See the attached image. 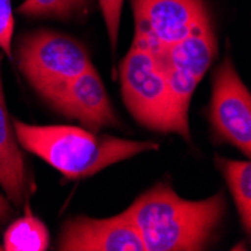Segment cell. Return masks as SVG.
<instances>
[{
    "instance_id": "6da1fadb",
    "label": "cell",
    "mask_w": 251,
    "mask_h": 251,
    "mask_svg": "<svg viewBox=\"0 0 251 251\" xmlns=\"http://www.w3.org/2000/svg\"><path fill=\"white\" fill-rule=\"evenodd\" d=\"M146 251H199L215 238L226 212L220 191L203 200L179 197L167 184H156L124 211Z\"/></svg>"
},
{
    "instance_id": "7a4b0ae2",
    "label": "cell",
    "mask_w": 251,
    "mask_h": 251,
    "mask_svg": "<svg viewBox=\"0 0 251 251\" xmlns=\"http://www.w3.org/2000/svg\"><path fill=\"white\" fill-rule=\"evenodd\" d=\"M21 148L38 155L68 179L89 177L124 159L156 151L158 143L101 135L78 126L29 125L12 121Z\"/></svg>"
},
{
    "instance_id": "3957f363",
    "label": "cell",
    "mask_w": 251,
    "mask_h": 251,
    "mask_svg": "<svg viewBox=\"0 0 251 251\" xmlns=\"http://www.w3.org/2000/svg\"><path fill=\"white\" fill-rule=\"evenodd\" d=\"M15 60L29 84L51 105L70 81L94 66L81 42L47 29L21 35Z\"/></svg>"
},
{
    "instance_id": "277c9868",
    "label": "cell",
    "mask_w": 251,
    "mask_h": 251,
    "mask_svg": "<svg viewBox=\"0 0 251 251\" xmlns=\"http://www.w3.org/2000/svg\"><path fill=\"white\" fill-rule=\"evenodd\" d=\"M121 89L128 111L140 125L179 134L167 78L151 50L135 39L121 63Z\"/></svg>"
},
{
    "instance_id": "5b68a950",
    "label": "cell",
    "mask_w": 251,
    "mask_h": 251,
    "mask_svg": "<svg viewBox=\"0 0 251 251\" xmlns=\"http://www.w3.org/2000/svg\"><path fill=\"white\" fill-rule=\"evenodd\" d=\"M218 51L212 25L199 29L155 57L167 78L179 135L190 140L188 108L196 87L206 74Z\"/></svg>"
},
{
    "instance_id": "8992f818",
    "label": "cell",
    "mask_w": 251,
    "mask_h": 251,
    "mask_svg": "<svg viewBox=\"0 0 251 251\" xmlns=\"http://www.w3.org/2000/svg\"><path fill=\"white\" fill-rule=\"evenodd\" d=\"M134 39L155 57L211 23L204 0H131Z\"/></svg>"
},
{
    "instance_id": "52a82bcc",
    "label": "cell",
    "mask_w": 251,
    "mask_h": 251,
    "mask_svg": "<svg viewBox=\"0 0 251 251\" xmlns=\"http://www.w3.org/2000/svg\"><path fill=\"white\" fill-rule=\"evenodd\" d=\"M211 125L220 142L251 152V97L230 57H226L214 74Z\"/></svg>"
},
{
    "instance_id": "ba28073f",
    "label": "cell",
    "mask_w": 251,
    "mask_h": 251,
    "mask_svg": "<svg viewBox=\"0 0 251 251\" xmlns=\"http://www.w3.org/2000/svg\"><path fill=\"white\" fill-rule=\"evenodd\" d=\"M57 248L62 251H146L125 212L111 218L75 217L63 224Z\"/></svg>"
},
{
    "instance_id": "9c48e42d",
    "label": "cell",
    "mask_w": 251,
    "mask_h": 251,
    "mask_svg": "<svg viewBox=\"0 0 251 251\" xmlns=\"http://www.w3.org/2000/svg\"><path fill=\"white\" fill-rule=\"evenodd\" d=\"M53 107L95 132L105 126H119L116 111L94 66L70 81Z\"/></svg>"
},
{
    "instance_id": "30bf717a",
    "label": "cell",
    "mask_w": 251,
    "mask_h": 251,
    "mask_svg": "<svg viewBox=\"0 0 251 251\" xmlns=\"http://www.w3.org/2000/svg\"><path fill=\"white\" fill-rule=\"evenodd\" d=\"M0 187L3 188L8 200L14 203V206H21L27 201L35 190L25 153L20 149L6 108L2 66H0Z\"/></svg>"
},
{
    "instance_id": "8fae6325",
    "label": "cell",
    "mask_w": 251,
    "mask_h": 251,
    "mask_svg": "<svg viewBox=\"0 0 251 251\" xmlns=\"http://www.w3.org/2000/svg\"><path fill=\"white\" fill-rule=\"evenodd\" d=\"M215 163L229 185L241 223L247 233L251 229V166L248 161H236L217 156Z\"/></svg>"
},
{
    "instance_id": "7c38bea8",
    "label": "cell",
    "mask_w": 251,
    "mask_h": 251,
    "mask_svg": "<svg viewBox=\"0 0 251 251\" xmlns=\"http://www.w3.org/2000/svg\"><path fill=\"white\" fill-rule=\"evenodd\" d=\"M49 244L47 227L30 214L29 206L27 214L11 224L3 238V250L8 251H44L49 248Z\"/></svg>"
},
{
    "instance_id": "4fadbf2b",
    "label": "cell",
    "mask_w": 251,
    "mask_h": 251,
    "mask_svg": "<svg viewBox=\"0 0 251 251\" xmlns=\"http://www.w3.org/2000/svg\"><path fill=\"white\" fill-rule=\"evenodd\" d=\"M94 0H25L18 6V14L30 18H54L70 21L84 17Z\"/></svg>"
},
{
    "instance_id": "5bb4252c",
    "label": "cell",
    "mask_w": 251,
    "mask_h": 251,
    "mask_svg": "<svg viewBox=\"0 0 251 251\" xmlns=\"http://www.w3.org/2000/svg\"><path fill=\"white\" fill-rule=\"evenodd\" d=\"M105 27L108 33V41L111 51H116L118 45V36H119V26H121V15H122V6L124 0H98Z\"/></svg>"
},
{
    "instance_id": "9a60e30c",
    "label": "cell",
    "mask_w": 251,
    "mask_h": 251,
    "mask_svg": "<svg viewBox=\"0 0 251 251\" xmlns=\"http://www.w3.org/2000/svg\"><path fill=\"white\" fill-rule=\"evenodd\" d=\"M14 11L12 0H0V50L12 59V38H14Z\"/></svg>"
},
{
    "instance_id": "2e32d148",
    "label": "cell",
    "mask_w": 251,
    "mask_h": 251,
    "mask_svg": "<svg viewBox=\"0 0 251 251\" xmlns=\"http://www.w3.org/2000/svg\"><path fill=\"white\" fill-rule=\"evenodd\" d=\"M11 214H12V208H11L9 200L0 194V224L6 223L9 220Z\"/></svg>"
},
{
    "instance_id": "e0dca14e",
    "label": "cell",
    "mask_w": 251,
    "mask_h": 251,
    "mask_svg": "<svg viewBox=\"0 0 251 251\" xmlns=\"http://www.w3.org/2000/svg\"><path fill=\"white\" fill-rule=\"evenodd\" d=\"M0 250H3V247H0Z\"/></svg>"
}]
</instances>
